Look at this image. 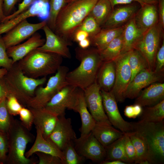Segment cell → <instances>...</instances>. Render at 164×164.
I'll list each match as a JSON object with an SVG mask.
<instances>
[{
  "label": "cell",
  "mask_w": 164,
  "mask_h": 164,
  "mask_svg": "<svg viewBox=\"0 0 164 164\" xmlns=\"http://www.w3.org/2000/svg\"><path fill=\"white\" fill-rule=\"evenodd\" d=\"M76 56L80 62L79 66L67 73L66 80L68 84L83 91L94 83L103 63L98 50L96 48L75 49Z\"/></svg>",
  "instance_id": "obj_1"
},
{
  "label": "cell",
  "mask_w": 164,
  "mask_h": 164,
  "mask_svg": "<svg viewBox=\"0 0 164 164\" xmlns=\"http://www.w3.org/2000/svg\"><path fill=\"white\" fill-rule=\"evenodd\" d=\"M98 0H75L66 3L59 13L53 31L67 42Z\"/></svg>",
  "instance_id": "obj_2"
},
{
  "label": "cell",
  "mask_w": 164,
  "mask_h": 164,
  "mask_svg": "<svg viewBox=\"0 0 164 164\" xmlns=\"http://www.w3.org/2000/svg\"><path fill=\"white\" fill-rule=\"evenodd\" d=\"M62 57L37 48L17 62L26 76L33 78L55 73L61 66Z\"/></svg>",
  "instance_id": "obj_3"
},
{
  "label": "cell",
  "mask_w": 164,
  "mask_h": 164,
  "mask_svg": "<svg viewBox=\"0 0 164 164\" xmlns=\"http://www.w3.org/2000/svg\"><path fill=\"white\" fill-rule=\"evenodd\" d=\"M4 78L8 94L15 96L25 107L34 96L36 89L46 81V77L35 79L26 76L17 62L8 71Z\"/></svg>",
  "instance_id": "obj_4"
},
{
  "label": "cell",
  "mask_w": 164,
  "mask_h": 164,
  "mask_svg": "<svg viewBox=\"0 0 164 164\" xmlns=\"http://www.w3.org/2000/svg\"><path fill=\"white\" fill-rule=\"evenodd\" d=\"M20 121L12 117L7 132L8 152L6 161L10 164H34L36 162L25 155L27 145L33 138V135Z\"/></svg>",
  "instance_id": "obj_5"
},
{
  "label": "cell",
  "mask_w": 164,
  "mask_h": 164,
  "mask_svg": "<svg viewBox=\"0 0 164 164\" xmlns=\"http://www.w3.org/2000/svg\"><path fill=\"white\" fill-rule=\"evenodd\" d=\"M132 131L137 132L146 139L149 145L153 164L164 161V122L139 121L132 122Z\"/></svg>",
  "instance_id": "obj_6"
},
{
  "label": "cell",
  "mask_w": 164,
  "mask_h": 164,
  "mask_svg": "<svg viewBox=\"0 0 164 164\" xmlns=\"http://www.w3.org/2000/svg\"><path fill=\"white\" fill-rule=\"evenodd\" d=\"M69 71L67 66H61L54 75L50 77L44 87L40 86L36 89L34 96L27 103V108H44L51 99L68 84L66 77Z\"/></svg>",
  "instance_id": "obj_7"
},
{
  "label": "cell",
  "mask_w": 164,
  "mask_h": 164,
  "mask_svg": "<svg viewBox=\"0 0 164 164\" xmlns=\"http://www.w3.org/2000/svg\"><path fill=\"white\" fill-rule=\"evenodd\" d=\"M80 88L67 84L56 94L44 107L57 116H64L67 109L77 112Z\"/></svg>",
  "instance_id": "obj_8"
},
{
  "label": "cell",
  "mask_w": 164,
  "mask_h": 164,
  "mask_svg": "<svg viewBox=\"0 0 164 164\" xmlns=\"http://www.w3.org/2000/svg\"><path fill=\"white\" fill-rule=\"evenodd\" d=\"M130 51L121 54L114 61L116 76L114 86L110 91L117 102H122L132 77V71L129 63Z\"/></svg>",
  "instance_id": "obj_9"
},
{
  "label": "cell",
  "mask_w": 164,
  "mask_h": 164,
  "mask_svg": "<svg viewBox=\"0 0 164 164\" xmlns=\"http://www.w3.org/2000/svg\"><path fill=\"white\" fill-rule=\"evenodd\" d=\"M161 29L157 23L145 32L134 47L145 59L149 69L154 71L156 53L159 49Z\"/></svg>",
  "instance_id": "obj_10"
},
{
  "label": "cell",
  "mask_w": 164,
  "mask_h": 164,
  "mask_svg": "<svg viewBox=\"0 0 164 164\" xmlns=\"http://www.w3.org/2000/svg\"><path fill=\"white\" fill-rule=\"evenodd\" d=\"M75 149L78 153L85 159L100 164L105 160V147L97 140L91 132L80 136L74 141Z\"/></svg>",
  "instance_id": "obj_11"
},
{
  "label": "cell",
  "mask_w": 164,
  "mask_h": 164,
  "mask_svg": "<svg viewBox=\"0 0 164 164\" xmlns=\"http://www.w3.org/2000/svg\"><path fill=\"white\" fill-rule=\"evenodd\" d=\"M50 9L49 3L35 0L27 10L12 19L0 22V36L30 17L37 16L42 21H47L50 15Z\"/></svg>",
  "instance_id": "obj_12"
},
{
  "label": "cell",
  "mask_w": 164,
  "mask_h": 164,
  "mask_svg": "<svg viewBox=\"0 0 164 164\" xmlns=\"http://www.w3.org/2000/svg\"><path fill=\"white\" fill-rule=\"evenodd\" d=\"M46 24V20L36 23H30L27 19L21 22L2 37L7 49L29 39Z\"/></svg>",
  "instance_id": "obj_13"
},
{
  "label": "cell",
  "mask_w": 164,
  "mask_h": 164,
  "mask_svg": "<svg viewBox=\"0 0 164 164\" xmlns=\"http://www.w3.org/2000/svg\"><path fill=\"white\" fill-rule=\"evenodd\" d=\"M103 104L105 112L111 125L124 133L132 131V122L125 120L119 111L117 101L110 91L101 90Z\"/></svg>",
  "instance_id": "obj_14"
},
{
  "label": "cell",
  "mask_w": 164,
  "mask_h": 164,
  "mask_svg": "<svg viewBox=\"0 0 164 164\" xmlns=\"http://www.w3.org/2000/svg\"><path fill=\"white\" fill-rule=\"evenodd\" d=\"M101 89L96 81L84 90L87 108L96 122L111 124L105 112Z\"/></svg>",
  "instance_id": "obj_15"
},
{
  "label": "cell",
  "mask_w": 164,
  "mask_h": 164,
  "mask_svg": "<svg viewBox=\"0 0 164 164\" xmlns=\"http://www.w3.org/2000/svg\"><path fill=\"white\" fill-rule=\"evenodd\" d=\"M71 120L65 115L58 116L49 138L61 151L77 138L72 125Z\"/></svg>",
  "instance_id": "obj_16"
},
{
  "label": "cell",
  "mask_w": 164,
  "mask_h": 164,
  "mask_svg": "<svg viewBox=\"0 0 164 164\" xmlns=\"http://www.w3.org/2000/svg\"><path fill=\"white\" fill-rule=\"evenodd\" d=\"M163 71L157 72L148 69H144L137 74L130 81L125 94V98H136L141 90L151 84L160 82L163 78Z\"/></svg>",
  "instance_id": "obj_17"
},
{
  "label": "cell",
  "mask_w": 164,
  "mask_h": 164,
  "mask_svg": "<svg viewBox=\"0 0 164 164\" xmlns=\"http://www.w3.org/2000/svg\"><path fill=\"white\" fill-rule=\"evenodd\" d=\"M45 35L44 43L37 48L41 50L58 54L67 58L71 57L68 46L71 43L56 34L46 24L42 29Z\"/></svg>",
  "instance_id": "obj_18"
},
{
  "label": "cell",
  "mask_w": 164,
  "mask_h": 164,
  "mask_svg": "<svg viewBox=\"0 0 164 164\" xmlns=\"http://www.w3.org/2000/svg\"><path fill=\"white\" fill-rule=\"evenodd\" d=\"M28 108L32 114L33 123L35 128H38L40 131L45 139H49L55 127L58 117L44 108Z\"/></svg>",
  "instance_id": "obj_19"
},
{
  "label": "cell",
  "mask_w": 164,
  "mask_h": 164,
  "mask_svg": "<svg viewBox=\"0 0 164 164\" xmlns=\"http://www.w3.org/2000/svg\"><path fill=\"white\" fill-rule=\"evenodd\" d=\"M45 41V39L42 38L39 34L35 33L25 42L7 48V53L14 63L42 46Z\"/></svg>",
  "instance_id": "obj_20"
},
{
  "label": "cell",
  "mask_w": 164,
  "mask_h": 164,
  "mask_svg": "<svg viewBox=\"0 0 164 164\" xmlns=\"http://www.w3.org/2000/svg\"><path fill=\"white\" fill-rule=\"evenodd\" d=\"M135 103L142 107L154 105L164 99V84L159 82L145 88L136 98Z\"/></svg>",
  "instance_id": "obj_21"
},
{
  "label": "cell",
  "mask_w": 164,
  "mask_h": 164,
  "mask_svg": "<svg viewBox=\"0 0 164 164\" xmlns=\"http://www.w3.org/2000/svg\"><path fill=\"white\" fill-rule=\"evenodd\" d=\"M137 7L134 5H128L113 9L103 25V28L118 27L128 22L135 16L137 12Z\"/></svg>",
  "instance_id": "obj_22"
},
{
  "label": "cell",
  "mask_w": 164,
  "mask_h": 164,
  "mask_svg": "<svg viewBox=\"0 0 164 164\" xmlns=\"http://www.w3.org/2000/svg\"><path fill=\"white\" fill-rule=\"evenodd\" d=\"M36 136L35 140L31 148L25 152V156L29 158L35 152H40L59 157L62 160L63 164L64 157L62 151L49 139H45L38 128H36Z\"/></svg>",
  "instance_id": "obj_23"
},
{
  "label": "cell",
  "mask_w": 164,
  "mask_h": 164,
  "mask_svg": "<svg viewBox=\"0 0 164 164\" xmlns=\"http://www.w3.org/2000/svg\"><path fill=\"white\" fill-rule=\"evenodd\" d=\"M134 18L137 26L144 32L158 23L159 15L155 5L146 4L137 12Z\"/></svg>",
  "instance_id": "obj_24"
},
{
  "label": "cell",
  "mask_w": 164,
  "mask_h": 164,
  "mask_svg": "<svg viewBox=\"0 0 164 164\" xmlns=\"http://www.w3.org/2000/svg\"><path fill=\"white\" fill-rule=\"evenodd\" d=\"M91 132L105 147L122 137L124 133L111 124L96 122Z\"/></svg>",
  "instance_id": "obj_25"
},
{
  "label": "cell",
  "mask_w": 164,
  "mask_h": 164,
  "mask_svg": "<svg viewBox=\"0 0 164 164\" xmlns=\"http://www.w3.org/2000/svg\"><path fill=\"white\" fill-rule=\"evenodd\" d=\"M144 33L137 26L134 17L127 22L124 26L122 33L123 47L121 54L133 49Z\"/></svg>",
  "instance_id": "obj_26"
},
{
  "label": "cell",
  "mask_w": 164,
  "mask_h": 164,
  "mask_svg": "<svg viewBox=\"0 0 164 164\" xmlns=\"http://www.w3.org/2000/svg\"><path fill=\"white\" fill-rule=\"evenodd\" d=\"M115 76L114 61L103 62L98 72L96 80L101 90L110 91L114 86Z\"/></svg>",
  "instance_id": "obj_27"
},
{
  "label": "cell",
  "mask_w": 164,
  "mask_h": 164,
  "mask_svg": "<svg viewBox=\"0 0 164 164\" xmlns=\"http://www.w3.org/2000/svg\"><path fill=\"white\" fill-rule=\"evenodd\" d=\"M77 112L80 117L81 125L79 130L80 136H83L91 132L96 122L89 111L84 98V91L80 88Z\"/></svg>",
  "instance_id": "obj_28"
},
{
  "label": "cell",
  "mask_w": 164,
  "mask_h": 164,
  "mask_svg": "<svg viewBox=\"0 0 164 164\" xmlns=\"http://www.w3.org/2000/svg\"><path fill=\"white\" fill-rule=\"evenodd\" d=\"M124 26L110 28H103L93 36L89 38L91 45L94 46L99 51L105 48L114 38L121 34Z\"/></svg>",
  "instance_id": "obj_29"
},
{
  "label": "cell",
  "mask_w": 164,
  "mask_h": 164,
  "mask_svg": "<svg viewBox=\"0 0 164 164\" xmlns=\"http://www.w3.org/2000/svg\"><path fill=\"white\" fill-rule=\"evenodd\" d=\"M134 146L136 154V160L134 164H139L145 160L153 164L149 145L145 138L138 132L132 131L128 133Z\"/></svg>",
  "instance_id": "obj_30"
},
{
  "label": "cell",
  "mask_w": 164,
  "mask_h": 164,
  "mask_svg": "<svg viewBox=\"0 0 164 164\" xmlns=\"http://www.w3.org/2000/svg\"><path fill=\"white\" fill-rule=\"evenodd\" d=\"M126 136V133H125L122 137L105 147L106 154L105 160H119L128 163L125 150Z\"/></svg>",
  "instance_id": "obj_31"
},
{
  "label": "cell",
  "mask_w": 164,
  "mask_h": 164,
  "mask_svg": "<svg viewBox=\"0 0 164 164\" xmlns=\"http://www.w3.org/2000/svg\"><path fill=\"white\" fill-rule=\"evenodd\" d=\"M140 121L150 122H159L164 118V99L151 106L145 107L140 115Z\"/></svg>",
  "instance_id": "obj_32"
},
{
  "label": "cell",
  "mask_w": 164,
  "mask_h": 164,
  "mask_svg": "<svg viewBox=\"0 0 164 164\" xmlns=\"http://www.w3.org/2000/svg\"><path fill=\"white\" fill-rule=\"evenodd\" d=\"M123 47L122 33L112 41L104 49L99 51L103 62L114 60L121 54Z\"/></svg>",
  "instance_id": "obj_33"
},
{
  "label": "cell",
  "mask_w": 164,
  "mask_h": 164,
  "mask_svg": "<svg viewBox=\"0 0 164 164\" xmlns=\"http://www.w3.org/2000/svg\"><path fill=\"white\" fill-rule=\"evenodd\" d=\"M112 10L108 0H98L89 15L92 16L101 26L103 25Z\"/></svg>",
  "instance_id": "obj_34"
},
{
  "label": "cell",
  "mask_w": 164,
  "mask_h": 164,
  "mask_svg": "<svg viewBox=\"0 0 164 164\" xmlns=\"http://www.w3.org/2000/svg\"><path fill=\"white\" fill-rule=\"evenodd\" d=\"M129 63L132 73L130 82L140 72L145 69H149L145 58L138 51L135 49L130 51Z\"/></svg>",
  "instance_id": "obj_35"
},
{
  "label": "cell",
  "mask_w": 164,
  "mask_h": 164,
  "mask_svg": "<svg viewBox=\"0 0 164 164\" xmlns=\"http://www.w3.org/2000/svg\"><path fill=\"white\" fill-rule=\"evenodd\" d=\"M62 152L64 157L63 164H81L85 159L77 152L74 147V141L68 144Z\"/></svg>",
  "instance_id": "obj_36"
},
{
  "label": "cell",
  "mask_w": 164,
  "mask_h": 164,
  "mask_svg": "<svg viewBox=\"0 0 164 164\" xmlns=\"http://www.w3.org/2000/svg\"><path fill=\"white\" fill-rule=\"evenodd\" d=\"M50 15L47 25L53 31L56 19L60 12L66 4V0H50Z\"/></svg>",
  "instance_id": "obj_37"
},
{
  "label": "cell",
  "mask_w": 164,
  "mask_h": 164,
  "mask_svg": "<svg viewBox=\"0 0 164 164\" xmlns=\"http://www.w3.org/2000/svg\"><path fill=\"white\" fill-rule=\"evenodd\" d=\"M101 29V26L94 18L89 14L76 30H81L86 32L89 34V38H91L98 33Z\"/></svg>",
  "instance_id": "obj_38"
},
{
  "label": "cell",
  "mask_w": 164,
  "mask_h": 164,
  "mask_svg": "<svg viewBox=\"0 0 164 164\" xmlns=\"http://www.w3.org/2000/svg\"><path fill=\"white\" fill-rule=\"evenodd\" d=\"M5 98L0 103V132L7 133L13 116L10 115L7 110Z\"/></svg>",
  "instance_id": "obj_39"
},
{
  "label": "cell",
  "mask_w": 164,
  "mask_h": 164,
  "mask_svg": "<svg viewBox=\"0 0 164 164\" xmlns=\"http://www.w3.org/2000/svg\"><path fill=\"white\" fill-rule=\"evenodd\" d=\"M12 59L8 56L7 48L1 36H0V68L9 70L14 64Z\"/></svg>",
  "instance_id": "obj_40"
},
{
  "label": "cell",
  "mask_w": 164,
  "mask_h": 164,
  "mask_svg": "<svg viewBox=\"0 0 164 164\" xmlns=\"http://www.w3.org/2000/svg\"><path fill=\"white\" fill-rule=\"evenodd\" d=\"M5 104L9 113L12 116L19 115L20 111L23 107L15 96L9 94L6 97Z\"/></svg>",
  "instance_id": "obj_41"
},
{
  "label": "cell",
  "mask_w": 164,
  "mask_h": 164,
  "mask_svg": "<svg viewBox=\"0 0 164 164\" xmlns=\"http://www.w3.org/2000/svg\"><path fill=\"white\" fill-rule=\"evenodd\" d=\"M19 115L22 124L30 131L33 124V117L31 111L28 108L23 107L20 111Z\"/></svg>",
  "instance_id": "obj_42"
},
{
  "label": "cell",
  "mask_w": 164,
  "mask_h": 164,
  "mask_svg": "<svg viewBox=\"0 0 164 164\" xmlns=\"http://www.w3.org/2000/svg\"><path fill=\"white\" fill-rule=\"evenodd\" d=\"M125 150L128 163H134L136 160V154L134 146L128 133H126L125 142Z\"/></svg>",
  "instance_id": "obj_43"
},
{
  "label": "cell",
  "mask_w": 164,
  "mask_h": 164,
  "mask_svg": "<svg viewBox=\"0 0 164 164\" xmlns=\"http://www.w3.org/2000/svg\"><path fill=\"white\" fill-rule=\"evenodd\" d=\"M35 153L38 157V164H63L62 160L57 156L40 152Z\"/></svg>",
  "instance_id": "obj_44"
},
{
  "label": "cell",
  "mask_w": 164,
  "mask_h": 164,
  "mask_svg": "<svg viewBox=\"0 0 164 164\" xmlns=\"http://www.w3.org/2000/svg\"><path fill=\"white\" fill-rule=\"evenodd\" d=\"M143 111L142 107L135 104L133 105L126 106L124 110L125 115L128 118H135L140 116Z\"/></svg>",
  "instance_id": "obj_45"
},
{
  "label": "cell",
  "mask_w": 164,
  "mask_h": 164,
  "mask_svg": "<svg viewBox=\"0 0 164 164\" xmlns=\"http://www.w3.org/2000/svg\"><path fill=\"white\" fill-rule=\"evenodd\" d=\"M8 149L7 134L0 132V159L3 163L6 161Z\"/></svg>",
  "instance_id": "obj_46"
},
{
  "label": "cell",
  "mask_w": 164,
  "mask_h": 164,
  "mask_svg": "<svg viewBox=\"0 0 164 164\" xmlns=\"http://www.w3.org/2000/svg\"><path fill=\"white\" fill-rule=\"evenodd\" d=\"M34 0H23L19 4L18 9L16 11L9 15L5 16L1 22L12 19L19 14L27 10L33 3Z\"/></svg>",
  "instance_id": "obj_47"
},
{
  "label": "cell",
  "mask_w": 164,
  "mask_h": 164,
  "mask_svg": "<svg viewBox=\"0 0 164 164\" xmlns=\"http://www.w3.org/2000/svg\"><path fill=\"white\" fill-rule=\"evenodd\" d=\"M164 66V42L159 48L155 58V68L154 71L158 72L163 70Z\"/></svg>",
  "instance_id": "obj_48"
},
{
  "label": "cell",
  "mask_w": 164,
  "mask_h": 164,
  "mask_svg": "<svg viewBox=\"0 0 164 164\" xmlns=\"http://www.w3.org/2000/svg\"><path fill=\"white\" fill-rule=\"evenodd\" d=\"M19 0H4L3 9L5 16L11 14L15 5Z\"/></svg>",
  "instance_id": "obj_49"
},
{
  "label": "cell",
  "mask_w": 164,
  "mask_h": 164,
  "mask_svg": "<svg viewBox=\"0 0 164 164\" xmlns=\"http://www.w3.org/2000/svg\"><path fill=\"white\" fill-rule=\"evenodd\" d=\"M110 2L112 8L114 9V7L116 5L120 4H127L131 3L132 2L135 1L138 2L142 6L146 3L143 0H108Z\"/></svg>",
  "instance_id": "obj_50"
},
{
  "label": "cell",
  "mask_w": 164,
  "mask_h": 164,
  "mask_svg": "<svg viewBox=\"0 0 164 164\" xmlns=\"http://www.w3.org/2000/svg\"><path fill=\"white\" fill-rule=\"evenodd\" d=\"M89 34L86 32L81 30H76L74 32L73 38L74 40L79 42L86 38L89 37Z\"/></svg>",
  "instance_id": "obj_51"
},
{
  "label": "cell",
  "mask_w": 164,
  "mask_h": 164,
  "mask_svg": "<svg viewBox=\"0 0 164 164\" xmlns=\"http://www.w3.org/2000/svg\"><path fill=\"white\" fill-rule=\"evenodd\" d=\"M4 77L0 78V103L8 94Z\"/></svg>",
  "instance_id": "obj_52"
},
{
  "label": "cell",
  "mask_w": 164,
  "mask_h": 164,
  "mask_svg": "<svg viewBox=\"0 0 164 164\" xmlns=\"http://www.w3.org/2000/svg\"><path fill=\"white\" fill-rule=\"evenodd\" d=\"M159 19L160 25L164 26V0H160L159 4Z\"/></svg>",
  "instance_id": "obj_53"
},
{
  "label": "cell",
  "mask_w": 164,
  "mask_h": 164,
  "mask_svg": "<svg viewBox=\"0 0 164 164\" xmlns=\"http://www.w3.org/2000/svg\"><path fill=\"white\" fill-rule=\"evenodd\" d=\"M79 47L85 49L88 48L91 45V41L89 38H86L78 42Z\"/></svg>",
  "instance_id": "obj_54"
},
{
  "label": "cell",
  "mask_w": 164,
  "mask_h": 164,
  "mask_svg": "<svg viewBox=\"0 0 164 164\" xmlns=\"http://www.w3.org/2000/svg\"><path fill=\"white\" fill-rule=\"evenodd\" d=\"M126 163L122 161L113 160H104L102 161L100 164H126Z\"/></svg>",
  "instance_id": "obj_55"
},
{
  "label": "cell",
  "mask_w": 164,
  "mask_h": 164,
  "mask_svg": "<svg viewBox=\"0 0 164 164\" xmlns=\"http://www.w3.org/2000/svg\"><path fill=\"white\" fill-rule=\"evenodd\" d=\"M4 1V0H0V22L5 17L4 14L3 9Z\"/></svg>",
  "instance_id": "obj_56"
},
{
  "label": "cell",
  "mask_w": 164,
  "mask_h": 164,
  "mask_svg": "<svg viewBox=\"0 0 164 164\" xmlns=\"http://www.w3.org/2000/svg\"><path fill=\"white\" fill-rule=\"evenodd\" d=\"M8 70L4 68H0V78L4 77L6 74Z\"/></svg>",
  "instance_id": "obj_57"
},
{
  "label": "cell",
  "mask_w": 164,
  "mask_h": 164,
  "mask_svg": "<svg viewBox=\"0 0 164 164\" xmlns=\"http://www.w3.org/2000/svg\"><path fill=\"white\" fill-rule=\"evenodd\" d=\"M143 1L147 4H153L156 3L157 0H143Z\"/></svg>",
  "instance_id": "obj_58"
},
{
  "label": "cell",
  "mask_w": 164,
  "mask_h": 164,
  "mask_svg": "<svg viewBox=\"0 0 164 164\" xmlns=\"http://www.w3.org/2000/svg\"><path fill=\"white\" fill-rule=\"evenodd\" d=\"M75 0H66V3H67L68 2H70Z\"/></svg>",
  "instance_id": "obj_59"
},
{
  "label": "cell",
  "mask_w": 164,
  "mask_h": 164,
  "mask_svg": "<svg viewBox=\"0 0 164 164\" xmlns=\"http://www.w3.org/2000/svg\"><path fill=\"white\" fill-rule=\"evenodd\" d=\"M45 2L49 3L50 0H41Z\"/></svg>",
  "instance_id": "obj_60"
},
{
  "label": "cell",
  "mask_w": 164,
  "mask_h": 164,
  "mask_svg": "<svg viewBox=\"0 0 164 164\" xmlns=\"http://www.w3.org/2000/svg\"><path fill=\"white\" fill-rule=\"evenodd\" d=\"M3 162L1 161L0 159V164H3Z\"/></svg>",
  "instance_id": "obj_61"
}]
</instances>
